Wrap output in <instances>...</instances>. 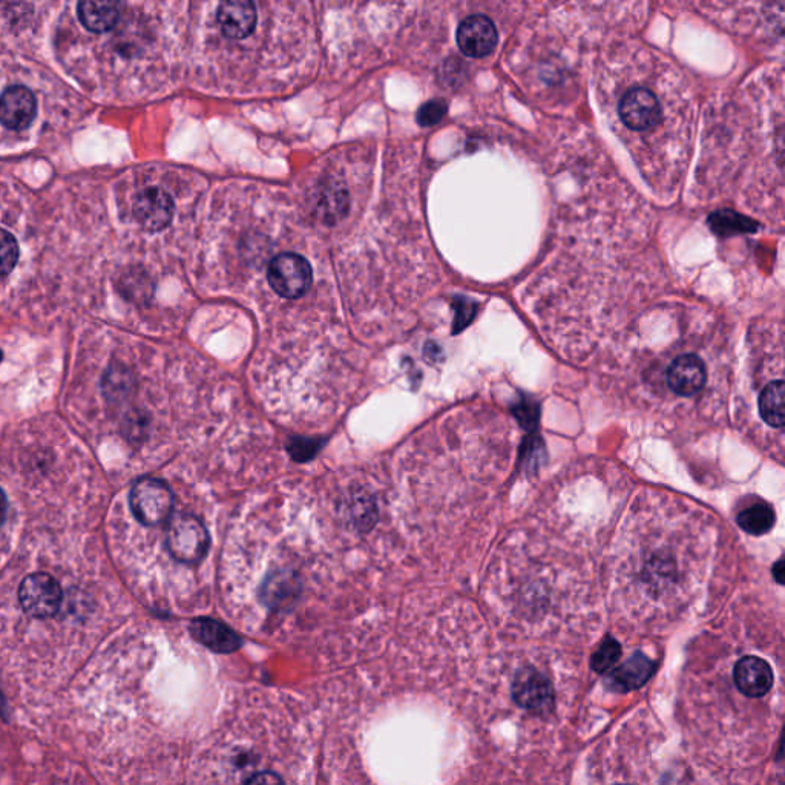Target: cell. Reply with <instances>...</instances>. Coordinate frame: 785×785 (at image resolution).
Returning <instances> with one entry per match:
<instances>
[{
    "label": "cell",
    "instance_id": "1",
    "mask_svg": "<svg viewBox=\"0 0 785 785\" xmlns=\"http://www.w3.org/2000/svg\"><path fill=\"white\" fill-rule=\"evenodd\" d=\"M615 86L614 123L635 157L644 161L657 160L663 146L671 145L666 135L675 132V99L671 89L663 88L661 80L651 76H629Z\"/></svg>",
    "mask_w": 785,
    "mask_h": 785
},
{
    "label": "cell",
    "instance_id": "2",
    "mask_svg": "<svg viewBox=\"0 0 785 785\" xmlns=\"http://www.w3.org/2000/svg\"><path fill=\"white\" fill-rule=\"evenodd\" d=\"M166 546L177 562L195 565L206 557L211 537L200 519L191 514H180L169 523Z\"/></svg>",
    "mask_w": 785,
    "mask_h": 785
},
{
    "label": "cell",
    "instance_id": "3",
    "mask_svg": "<svg viewBox=\"0 0 785 785\" xmlns=\"http://www.w3.org/2000/svg\"><path fill=\"white\" fill-rule=\"evenodd\" d=\"M129 505L138 522L146 526H158L171 517L174 494L163 480L145 477L132 487Z\"/></svg>",
    "mask_w": 785,
    "mask_h": 785
},
{
    "label": "cell",
    "instance_id": "4",
    "mask_svg": "<svg viewBox=\"0 0 785 785\" xmlns=\"http://www.w3.org/2000/svg\"><path fill=\"white\" fill-rule=\"evenodd\" d=\"M63 592L53 575L34 572L19 588V603L25 614L39 620L54 617L62 608Z\"/></svg>",
    "mask_w": 785,
    "mask_h": 785
},
{
    "label": "cell",
    "instance_id": "5",
    "mask_svg": "<svg viewBox=\"0 0 785 785\" xmlns=\"http://www.w3.org/2000/svg\"><path fill=\"white\" fill-rule=\"evenodd\" d=\"M267 280L283 298H298L312 286V266L296 253H281L270 263Z\"/></svg>",
    "mask_w": 785,
    "mask_h": 785
},
{
    "label": "cell",
    "instance_id": "6",
    "mask_svg": "<svg viewBox=\"0 0 785 785\" xmlns=\"http://www.w3.org/2000/svg\"><path fill=\"white\" fill-rule=\"evenodd\" d=\"M457 45L465 56L482 59L493 53L499 34L490 17L473 14L462 20L457 28Z\"/></svg>",
    "mask_w": 785,
    "mask_h": 785
},
{
    "label": "cell",
    "instance_id": "7",
    "mask_svg": "<svg viewBox=\"0 0 785 785\" xmlns=\"http://www.w3.org/2000/svg\"><path fill=\"white\" fill-rule=\"evenodd\" d=\"M513 697L523 709L543 713L552 709V689L546 677L533 667H525L516 675Z\"/></svg>",
    "mask_w": 785,
    "mask_h": 785
},
{
    "label": "cell",
    "instance_id": "8",
    "mask_svg": "<svg viewBox=\"0 0 785 785\" xmlns=\"http://www.w3.org/2000/svg\"><path fill=\"white\" fill-rule=\"evenodd\" d=\"M134 215L146 230L158 232L171 223L174 217V201L163 189H145L135 198Z\"/></svg>",
    "mask_w": 785,
    "mask_h": 785
},
{
    "label": "cell",
    "instance_id": "9",
    "mask_svg": "<svg viewBox=\"0 0 785 785\" xmlns=\"http://www.w3.org/2000/svg\"><path fill=\"white\" fill-rule=\"evenodd\" d=\"M36 97L22 85L5 89L0 96V123L13 131L28 128L36 119Z\"/></svg>",
    "mask_w": 785,
    "mask_h": 785
},
{
    "label": "cell",
    "instance_id": "10",
    "mask_svg": "<svg viewBox=\"0 0 785 785\" xmlns=\"http://www.w3.org/2000/svg\"><path fill=\"white\" fill-rule=\"evenodd\" d=\"M257 7L249 0H230L218 7L217 22L221 33L229 39L249 37L257 27Z\"/></svg>",
    "mask_w": 785,
    "mask_h": 785
},
{
    "label": "cell",
    "instance_id": "11",
    "mask_svg": "<svg viewBox=\"0 0 785 785\" xmlns=\"http://www.w3.org/2000/svg\"><path fill=\"white\" fill-rule=\"evenodd\" d=\"M707 381L704 362L697 355H681L667 370V384L680 396H694Z\"/></svg>",
    "mask_w": 785,
    "mask_h": 785
},
{
    "label": "cell",
    "instance_id": "12",
    "mask_svg": "<svg viewBox=\"0 0 785 785\" xmlns=\"http://www.w3.org/2000/svg\"><path fill=\"white\" fill-rule=\"evenodd\" d=\"M677 571V559L672 556V552L663 548L657 549V551H651V556L641 562V583L652 594H657V592L663 594L666 589L674 588Z\"/></svg>",
    "mask_w": 785,
    "mask_h": 785
},
{
    "label": "cell",
    "instance_id": "13",
    "mask_svg": "<svg viewBox=\"0 0 785 785\" xmlns=\"http://www.w3.org/2000/svg\"><path fill=\"white\" fill-rule=\"evenodd\" d=\"M733 678L740 692L750 698L764 697L773 686L772 667L758 657L741 658L736 663Z\"/></svg>",
    "mask_w": 785,
    "mask_h": 785
},
{
    "label": "cell",
    "instance_id": "14",
    "mask_svg": "<svg viewBox=\"0 0 785 785\" xmlns=\"http://www.w3.org/2000/svg\"><path fill=\"white\" fill-rule=\"evenodd\" d=\"M189 631L204 648L217 654H232L241 648V638L235 631L214 618H195Z\"/></svg>",
    "mask_w": 785,
    "mask_h": 785
},
{
    "label": "cell",
    "instance_id": "15",
    "mask_svg": "<svg viewBox=\"0 0 785 785\" xmlns=\"http://www.w3.org/2000/svg\"><path fill=\"white\" fill-rule=\"evenodd\" d=\"M301 592L298 575L287 569L272 572L261 586V598L270 609L280 611L295 605Z\"/></svg>",
    "mask_w": 785,
    "mask_h": 785
},
{
    "label": "cell",
    "instance_id": "16",
    "mask_svg": "<svg viewBox=\"0 0 785 785\" xmlns=\"http://www.w3.org/2000/svg\"><path fill=\"white\" fill-rule=\"evenodd\" d=\"M77 14H79L83 27L91 33H106L120 19L119 5L112 4V2L86 0V2L79 4Z\"/></svg>",
    "mask_w": 785,
    "mask_h": 785
},
{
    "label": "cell",
    "instance_id": "17",
    "mask_svg": "<svg viewBox=\"0 0 785 785\" xmlns=\"http://www.w3.org/2000/svg\"><path fill=\"white\" fill-rule=\"evenodd\" d=\"M654 671L655 664L651 658L635 654L612 674V683L621 690L637 689L652 677Z\"/></svg>",
    "mask_w": 785,
    "mask_h": 785
},
{
    "label": "cell",
    "instance_id": "18",
    "mask_svg": "<svg viewBox=\"0 0 785 785\" xmlns=\"http://www.w3.org/2000/svg\"><path fill=\"white\" fill-rule=\"evenodd\" d=\"M784 382L773 381L759 396V413L766 424L773 428L784 425Z\"/></svg>",
    "mask_w": 785,
    "mask_h": 785
},
{
    "label": "cell",
    "instance_id": "19",
    "mask_svg": "<svg viewBox=\"0 0 785 785\" xmlns=\"http://www.w3.org/2000/svg\"><path fill=\"white\" fill-rule=\"evenodd\" d=\"M775 520V511L769 505L758 503V505L750 506L738 516V525L752 536H763L773 528Z\"/></svg>",
    "mask_w": 785,
    "mask_h": 785
},
{
    "label": "cell",
    "instance_id": "20",
    "mask_svg": "<svg viewBox=\"0 0 785 785\" xmlns=\"http://www.w3.org/2000/svg\"><path fill=\"white\" fill-rule=\"evenodd\" d=\"M620 657V644H618L614 638H605V641L600 644V648L597 649V652L592 655V669H594L595 672H598V674H605V672L611 671L612 667L620 660Z\"/></svg>",
    "mask_w": 785,
    "mask_h": 785
},
{
    "label": "cell",
    "instance_id": "21",
    "mask_svg": "<svg viewBox=\"0 0 785 785\" xmlns=\"http://www.w3.org/2000/svg\"><path fill=\"white\" fill-rule=\"evenodd\" d=\"M350 514L359 529L372 528L373 523L376 522V505L372 497L365 496L364 493L361 496H353Z\"/></svg>",
    "mask_w": 785,
    "mask_h": 785
},
{
    "label": "cell",
    "instance_id": "22",
    "mask_svg": "<svg viewBox=\"0 0 785 785\" xmlns=\"http://www.w3.org/2000/svg\"><path fill=\"white\" fill-rule=\"evenodd\" d=\"M19 261V244L7 230L0 229V276L13 272Z\"/></svg>",
    "mask_w": 785,
    "mask_h": 785
},
{
    "label": "cell",
    "instance_id": "23",
    "mask_svg": "<svg viewBox=\"0 0 785 785\" xmlns=\"http://www.w3.org/2000/svg\"><path fill=\"white\" fill-rule=\"evenodd\" d=\"M324 442H326L324 439H312V437H293L287 445V451L296 462H307L318 454Z\"/></svg>",
    "mask_w": 785,
    "mask_h": 785
},
{
    "label": "cell",
    "instance_id": "24",
    "mask_svg": "<svg viewBox=\"0 0 785 785\" xmlns=\"http://www.w3.org/2000/svg\"><path fill=\"white\" fill-rule=\"evenodd\" d=\"M445 112H447V103L444 100H431L419 109L418 122L422 126L436 125L437 122H441Z\"/></svg>",
    "mask_w": 785,
    "mask_h": 785
},
{
    "label": "cell",
    "instance_id": "25",
    "mask_svg": "<svg viewBox=\"0 0 785 785\" xmlns=\"http://www.w3.org/2000/svg\"><path fill=\"white\" fill-rule=\"evenodd\" d=\"M246 785H286L284 779L275 772H260L250 776Z\"/></svg>",
    "mask_w": 785,
    "mask_h": 785
},
{
    "label": "cell",
    "instance_id": "26",
    "mask_svg": "<svg viewBox=\"0 0 785 785\" xmlns=\"http://www.w3.org/2000/svg\"><path fill=\"white\" fill-rule=\"evenodd\" d=\"M8 511V500L7 496H5L4 491L0 488V525L4 523L5 517H7Z\"/></svg>",
    "mask_w": 785,
    "mask_h": 785
},
{
    "label": "cell",
    "instance_id": "27",
    "mask_svg": "<svg viewBox=\"0 0 785 785\" xmlns=\"http://www.w3.org/2000/svg\"><path fill=\"white\" fill-rule=\"evenodd\" d=\"M773 575H775L776 583L782 585L784 583V560L779 559L773 568Z\"/></svg>",
    "mask_w": 785,
    "mask_h": 785
},
{
    "label": "cell",
    "instance_id": "28",
    "mask_svg": "<svg viewBox=\"0 0 785 785\" xmlns=\"http://www.w3.org/2000/svg\"><path fill=\"white\" fill-rule=\"evenodd\" d=\"M0 712H5L4 698H2V694H0Z\"/></svg>",
    "mask_w": 785,
    "mask_h": 785
},
{
    "label": "cell",
    "instance_id": "29",
    "mask_svg": "<svg viewBox=\"0 0 785 785\" xmlns=\"http://www.w3.org/2000/svg\"><path fill=\"white\" fill-rule=\"evenodd\" d=\"M0 361H2V352H0Z\"/></svg>",
    "mask_w": 785,
    "mask_h": 785
}]
</instances>
